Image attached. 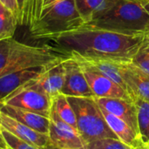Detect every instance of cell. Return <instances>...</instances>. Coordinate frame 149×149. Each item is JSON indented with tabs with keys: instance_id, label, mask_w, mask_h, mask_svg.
I'll return each instance as SVG.
<instances>
[{
	"instance_id": "7",
	"label": "cell",
	"mask_w": 149,
	"mask_h": 149,
	"mask_svg": "<svg viewBox=\"0 0 149 149\" xmlns=\"http://www.w3.org/2000/svg\"><path fill=\"white\" fill-rule=\"evenodd\" d=\"M50 119V147L55 149H85V143L79 132L62 120L52 108Z\"/></svg>"
},
{
	"instance_id": "30",
	"label": "cell",
	"mask_w": 149,
	"mask_h": 149,
	"mask_svg": "<svg viewBox=\"0 0 149 149\" xmlns=\"http://www.w3.org/2000/svg\"><path fill=\"white\" fill-rule=\"evenodd\" d=\"M40 11H41V0H40Z\"/></svg>"
},
{
	"instance_id": "34",
	"label": "cell",
	"mask_w": 149,
	"mask_h": 149,
	"mask_svg": "<svg viewBox=\"0 0 149 149\" xmlns=\"http://www.w3.org/2000/svg\"><path fill=\"white\" fill-rule=\"evenodd\" d=\"M148 148H149V145H148Z\"/></svg>"
},
{
	"instance_id": "18",
	"label": "cell",
	"mask_w": 149,
	"mask_h": 149,
	"mask_svg": "<svg viewBox=\"0 0 149 149\" xmlns=\"http://www.w3.org/2000/svg\"><path fill=\"white\" fill-rule=\"evenodd\" d=\"M115 1L116 0H75V4L85 24H87L95 17L107 10Z\"/></svg>"
},
{
	"instance_id": "4",
	"label": "cell",
	"mask_w": 149,
	"mask_h": 149,
	"mask_svg": "<svg viewBox=\"0 0 149 149\" xmlns=\"http://www.w3.org/2000/svg\"><path fill=\"white\" fill-rule=\"evenodd\" d=\"M83 24L75 0H59L45 7L29 31L33 38L48 40Z\"/></svg>"
},
{
	"instance_id": "2",
	"label": "cell",
	"mask_w": 149,
	"mask_h": 149,
	"mask_svg": "<svg viewBox=\"0 0 149 149\" xmlns=\"http://www.w3.org/2000/svg\"><path fill=\"white\" fill-rule=\"evenodd\" d=\"M86 24L125 34L144 35L149 32V2L116 0Z\"/></svg>"
},
{
	"instance_id": "14",
	"label": "cell",
	"mask_w": 149,
	"mask_h": 149,
	"mask_svg": "<svg viewBox=\"0 0 149 149\" xmlns=\"http://www.w3.org/2000/svg\"><path fill=\"white\" fill-rule=\"evenodd\" d=\"M64 59L50 65L44 73L34 80V85L52 100L61 93L65 77Z\"/></svg>"
},
{
	"instance_id": "11",
	"label": "cell",
	"mask_w": 149,
	"mask_h": 149,
	"mask_svg": "<svg viewBox=\"0 0 149 149\" xmlns=\"http://www.w3.org/2000/svg\"><path fill=\"white\" fill-rule=\"evenodd\" d=\"M49 65H50L45 66L24 68L1 76L0 77V102H2L4 99H6L11 93H13L15 91L24 86L27 83L38 79Z\"/></svg>"
},
{
	"instance_id": "6",
	"label": "cell",
	"mask_w": 149,
	"mask_h": 149,
	"mask_svg": "<svg viewBox=\"0 0 149 149\" xmlns=\"http://www.w3.org/2000/svg\"><path fill=\"white\" fill-rule=\"evenodd\" d=\"M34 80L15 91L1 103L50 117L52 99L38 89Z\"/></svg>"
},
{
	"instance_id": "22",
	"label": "cell",
	"mask_w": 149,
	"mask_h": 149,
	"mask_svg": "<svg viewBox=\"0 0 149 149\" xmlns=\"http://www.w3.org/2000/svg\"><path fill=\"white\" fill-rule=\"evenodd\" d=\"M131 62L149 76V32L143 35L141 44Z\"/></svg>"
},
{
	"instance_id": "9",
	"label": "cell",
	"mask_w": 149,
	"mask_h": 149,
	"mask_svg": "<svg viewBox=\"0 0 149 149\" xmlns=\"http://www.w3.org/2000/svg\"><path fill=\"white\" fill-rule=\"evenodd\" d=\"M81 67L94 97L132 100L125 89H123L120 86L116 84L109 78L90 68L82 65Z\"/></svg>"
},
{
	"instance_id": "1",
	"label": "cell",
	"mask_w": 149,
	"mask_h": 149,
	"mask_svg": "<svg viewBox=\"0 0 149 149\" xmlns=\"http://www.w3.org/2000/svg\"><path fill=\"white\" fill-rule=\"evenodd\" d=\"M143 35H130L83 24L48 39L47 45L65 57L79 55L115 61H131Z\"/></svg>"
},
{
	"instance_id": "8",
	"label": "cell",
	"mask_w": 149,
	"mask_h": 149,
	"mask_svg": "<svg viewBox=\"0 0 149 149\" xmlns=\"http://www.w3.org/2000/svg\"><path fill=\"white\" fill-rule=\"evenodd\" d=\"M64 65L65 77L61 93L66 97H94L79 62L68 57L64 60Z\"/></svg>"
},
{
	"instance_id": "17",
	"label": "cell",
	"mask_w": 149,
	"mask_h": 149,
	"mask_svg": "<svg viewBox=\"0 0 149 149\" xmlns=\"http://www.w3.org/2000/svg\"><path fill=\"white\" fill-rule=\"evenodd\" d=\"M100 109L104 114V117L109 127L116 134L117 138L120 141L135 149L148 148L143 145L138 134L124 120H122L121 119L118 118L117 116L113 115V113L107 112L103 108Z\"/></svg>"
},
{
	"instance_id": "19",
	"label": "cell",
	"mask_w": 149,
	"mask_h": 149,
	"mask_svg": "<svg viewBox=\"0 0 149 149\" xmlns=\"http://www.w3.org/2000/svg\"><path fill=\"white\" fill-rule=\"evenodd\" d=\"M137 109L138 131L145 147L149 145V101L139 97H132Z\"/></svg>"
},
{
	"instance_id": "13",
	"label": "cell",
	"mask_w": 149,
	"mask_h": 149,
	"mask_svg": "<svg viewBox=\"0 0 149 149\" xmlns=\"http://www.w3.org/2000/svg\"><path fill=\"white\" fill-rule=\"evenodd\" d=\"M94 100L100 108L107 110V112L113 113V115L124 120L139 135L137 109L133 100H125V99H119V98H97V97H94Z\"/></svg>"
},
{
	"instance_id": "23",
	"label": "cell",
	"mask_w": 149,
	"mask_h": 149,
	"mask_svg": "<svg viewBox=\"0 0 149 149\" xmlns=\"http://www.w3.org/2000/svg\"><path fill=\"white\" fill-rule=\"evenodd\" d=\"M85 149H135L126 143L122 142L119 139L114 138H104L93 141L86 145Z\"/></svg>"
},
{
	"instance_id": "21",
	"label": "cell",
	"mask_w": 149,
	"mask_h": 149,
	"mask_svg": "<svg viewBox=\"0 0 149 149\" xmlns=\"http://www.w3.org/2000/svg\"><path fill=\"white\" fill-rule=\"evenodd\" d=\"M17 24L16 16L0 3V40L13 38Z\"/></svg>"
},
{
	"instance_id": "28",
	"label": "cell",
	"mask_w": 149,
	"mask_h": 149,
	"mask_svg": "<svg viewBox=\"0 0 149 149\" xmlns=\"http://www.w3.org/2000/svg\"><path fill=\"white\" fill-rule=\"evenodd\" d=\"M0 148L3 149H8V147L6 145V142L2 135V129H1V127H0Z\"/></svg>"
},
{
	"instance_id": "3",
	"label": "cell",
	"mask_w": 149,
	"mask_h": 149,
	"mask_svg": "<svg viewBox=\"0 0 149 149\" xmlns=\"http://www.w3.org/2000/svg\"><path fill=\"white\" fill-rule=\"evenodd\" d=\"M51 45H30L13 38L0 40V77L30 67L45 66L66 58Z\"/></svg>"
},
{
	"instance_id": "26",
	"label": "cell",
	"mask_w": 149,
	"mask_h": 149,
	"mask_svg": "<svg viewBox=\"0 0 149 149\" xmlns=\"http://www.w3.org/2000/svg\"><path fill=\"white\" fill-rule=\"evenodd\" d=\"M17 1V8H18V18H17V23L18 24H21L23 17H24V13L27 5V2L28 0H16Z\"/></svg>"
},
{
	"instance_id": "10",
	"label": "cell",
	"mask_w": 149,
	"mask_h": 149,
	"mask_svg": "<svg viewBox=\"0 0 149 149\" xmlns=\"http://www.w3.org/2000/svg\"><path fill=\"white\" fill-rule=\"evenodd\" d=\"M120 74L130 97H139L149 101V76L131 61H118Z\"/></svg>"
},
{
	"instance_id": "16",
	"label": "cell",
	"mask_w": 149,
	"mask_h": 149,
	"mask_svg": "<svg viewBox=\"0 0 149 149\" xmlns=\"http://www.w3.org/2000/svg\"><path fill=\"white\" fill-rule=\"evenodd\" d=\"M0 111L29 127L48 135L51 122L50 117L5 104H2Z\"/></svg>"
},
{
	"instance_id": "29",
	"label": "cell",
	"mask_w": 149,
	"mask_h": 149,
	"mask_svg": "<svg viewBox=\"0 0 149 149\" xmlns=\"http://www.w3.org/2000/svg\"><path fill=\"white\" fill-rule=\"evenodd\" d=\"M138 1H141V2H149V0H138Z\"/></svg>"
},
{
	"instance_id": "15",
	"label": "cell",
	"mask_w": 149,
	"mask_h": 149,
	"mask_svg": "<svg viewBox=\"0 0 149 149\" xmlns=\"http://www.w3.org/2000/svg\"><path fill=\"white\" fill-rule=\"evenodd\" d=\"M69 57L75 58L82 66L90 68L105 75L127 92L126 83L120 74L118 61L99 58H86L79 55H70Z\"/></svg>"
},
{
	"instance_id": "32",
	"label": "cell",
	"mask_w": 149,
	"mask_h": 149,
	"mask_svg": "<svg viewBox=\"0 0 149 149\" xmlns=\"http://www.w3.org/2000/svg\"><path fill=\"white\" fill-rule=\"evenodd\" d=\"M1 106H2V103L0 102V108H1Z\"/></svg>"
},
{
	"instance_id": "5",
	"label": "cell",
	"mask_w": 149,
	"mask_h": 149,
	"mask_svg": "<svg viewBox=\"0 0 149 149\" xmlns=\"http://www.w3.org/2000/svg\"><path fill=\"white\" fill-rule=\"evenodd\" d=\"M67 99L75 113L78 132L85 145L104 138L118 139L107 123L94 97H67Z\"/></svg>"
},
{
	"instance_id": "31",
	"label": "cell",
	"mask_w": 149,
	"mask_h": 149,
	"mask_svg": "<svg viewBox=\"0 0 149 149\" xmlns=\"http://www.w3.org/2000/svg\"><path fill=\"white\" fill-rule=\"evenodd\" d=\"M142 149H149V148H142Z\"/></svg>"
},
{
	"instance_id": "27",
	"label": "cell",
	"mask_w": 149,
	"mask_h": 149,
	"mask_svg": "<svg viewBox=\"0 0 149 149\" xmlns=\"http://www.w3.org/2000/svg\"><path fill=\"white\" fill-rule=\"evenodd\" d=\"M58 1H59V0H41V11L45 7H47ZM41 11H40V13H41Z\"/></svg>"
},
{
	"instance_id": "33",
	"label": "cell",
	"mask_w": 149,
	"mask_h": 149,
	"mask_svg": "<svg viewBox=\"0 0 149 149\" xmlns=\"http://www.w3.org/2000/svg\"><path fill=\"white\" fill-rule=\"evenodd\" d=\"M0 149H3V148H0Z\"/></svg>"
},
{
	"instance_id": "20",
	"label": "cell",
	"mask_w": 149,
	"mask_h": 149,
	"mask_svg": "<svg viewBox=\"0 0 149 149\" xmlns=\"http://www.w3.org/2000/svg\"><path fill=\"white\" fill-rule=\"evenodd\" d=\"M52 108L56 112V113L62 120L78 131L75 113L65 95L59 93L55 98H53Z\"/></svg>"
},
{
	"instance_id": "25",
	"label": "cell",
	"mask_w": 149,
	"mask_h": 149,
	"mask_svg": "<svg viewBox=\"0 0 149 149\" xmlns=\"http://www.w3.org/2000/svg\"><path fill=\"white\" fill-rule=\"evenodd\" d=\"M0 3L9 9L16 16L17 19L18 18V8L16 0H0Z\"/></svg>"
},
{
	"instance_id": "12",
	"label": "cell",
	"mask_w": 149,
	"mask_h": 149,
	"mask_svg": "<svg viewBox=\"0 0 149 149\" xmlns=\"http://www.w3.org/2000/svg\"><path fill=\"white\" fill-rule=\"evenodd\" d=\"M0 127L17 138L31 143L38 148L46 149L50 147L49 137L47 134L39 133L28 126L16 120L9 115L0 111Z\"/></svg>"
},
{
	"instance_id": "24",
	"label": "cell",
	"mask_w": 149,
	"mask_h": 149,
	"mask_svg": "<svg viewBox=\"0 0 149 149\" xmlns=\"http://www.w3.org/2000/svg\"><path fill=\"white\" fill-rule=\"evenodd\" d=\"M2 135L6 142L8 149H42L17 138L4 129H2Z\"/></svg>"
}]
</instances>
